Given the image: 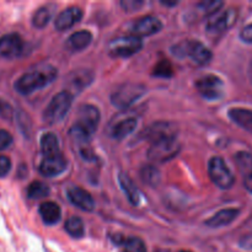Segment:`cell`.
Wrapping results in <instances>:
<instances>
[{
    "label": "cell",
    "mask_w": 252,
    "mask_h": 252,
    "mask_svg": "<svg viewBox=\"0 0 252 252\" xmlns=\"http://www.w3.org/2000/svg\"><path fill=\"white\" fill-rule=\"evenodd\" d=\"M57 75L58 70L56 66L51 64H41L20 76L15 83V90L21 95H30L53 83Z\"/></svg>",
    "instance_id": "6da1fadb"
},
{
    "label": "cell",
    "mask_w": 252,
    "mask_h": 252,
    "mask_svg": "<svg viewBox=\"0 0 252 252\" xmlns=\"http://www.w3.org/2000/svg\"><path fill=\"white\" fill-rule=\"evenodd\" d=\"M100 111L94 105H83L79 110L78 121L73 125L70 134L76 142L88 143L97 129Z\"/></svg>",
    "instance_id": "7a4b0ae2"
},
{
    "label": "cell",
    "mask_w": 252,
    "mask_h": 252,
    "mask_svg": "<svg viewBox=\"0 0 252 252\" xmlns=\"http://www.w3.org/2000/svg\"><path fill=\"white\" fill-rule=\"evenodd\" d=\"M171 52L177 58L189 57L194 63L199 64V65H206V64L211 63L212 58H213V53L211 52V49L196 39H186V41L180 42L172 47Z\"/></svg>",
    "instance_id": "3957f363"
},
{
    "label": "cell",
    "mask_w": 252,
    "mask_h": 252,
    "mask_svg": "<svg viewBox=\"0 0 252 252\" xmlns=\"http://www.w3.org/2000/svg\"><path fill=\"white\" fill-rule=\"evenodd\" d=\"M71 102H73V95L66 90L57 94L44 110V122H47L48 125H56V123L61 122L70 110Z\"/></svg>",
    "instance_id": "277c9868"
},
{
    "label": "cell",
    "mask_w": 252,
    "mask_h": 252,
    "mask_svg": "<svg viewBox=\"0 0 252 252\" xmlns=\"http://www.w3.org/2000/svg\"><path fill=\"white\" fill-rule=\"evenodd\" d=\"M147 93V88L138 83H126L118 86L115 93L111 95V102L115 107L125 110L132 106L138 98Z\"/></svg>",
    "instance_id": "5b68a950"
},
{
    "label": "cell",
    "mask_w": 252,
    "mask_h": 252,
    "mask_svg": "<svg viewBox=\"0 0 252 252\" xmlns=\"http://www.w3.org/2000/svg\"><path fill=\"white\" fill-rule=\"evenodd\" d=\"M142 38L134 36V34H129V36L113 38L108 43L107 49L110 56L116 57V58H128V57H132L135 53H138L142 49Z\"/></svg>",
    "instance_id": "8992f818"
},
{
    "label": "cell",
    "mask_w": 252,
    "mask_h": 252,
    "mask_svg": "<svg viewBox=\"0 0 252 252\" xmlns=\"http://www.w3.org/2000/svg\"><path fill=\"white\" fill-rule=\"evenodd\" d=\"M208 172L213 184L219 189H229L235 184L233 172L220 157H214L209 160Z\"/></svg>",
    "instance_id": "52a82bcc"
},
{
    "label": "cell",
    "mask_w": 252,
    "mask_h": 252,
    "mask_svg": "<svg viewBox=\"0 0 252 252\" xmlns=\"http://www.w3.org/2000/svg\"><path fill=\"white\" fill-rule=\"evenodd\" d=\"M180 144L177 142L176 135L175 137L164 138L158 142L152 143V147L148 150V158L155 162H165L167 160L175 158L179 153Z\"/></svg>",
    "instance_id": "ba28073f"
},
{
    "label": "cell",
    "mask_w": 252,
    "mask_h": 252,
    "mask_svg": "<svg viewBox=\"0 0 252 252\" xmlns=\"http://www.w3.org/2000/svg\"><path fill=\"white\" fill-rule=\"evenodd\" d=\"M194 86L201 94L202 97L208 101L220 100L225 94V90H224L225 86H224L223 80L219 76L213 75V74H208V75L199 78L194 83Z\"/></svg>",
    "instance_id": "9c48e42d"
},
{
    "label": "cell",
    "mask_w": 252,
    "mask_h": 252,
    "mask_svg": "<svg viewBox=\"0 0 252 252\" xmlns=\"http://www.w3.org/2000/svg\"><path fill=\"white\" fill-rule=\"evenodd\" d=\"M236 19H238V10L236 9H228L224 10L221 12H217L211 20L207 22V32L212 36H217L226 30L230 29L234 24H235Z\"/></svg>",
    "instance_id": "30bf717a"
},
{
    "label": "cell",
    "mask_w": 252,
    "mask_h": 252,
    "mask_svg": "<svg viewBox=\"0 0 252 252\" xmlns=\"http://www.w3.org/2000/svg\"><path fill=\"white\" fill-rule=\"evenodd\" d=\"M24 51V41L17 33H7L0 37V56L12 59L21 56Z\"/></svg>",
    "instance_id": "8fae6325"
},
{
    "label": "cell",
    "mask_w": 252,
    "mask_h": 252,
    "mask_svg": "<svg viewBox=\"0 0 252 252\" xmlns=\"http://www.w3.org/2000/svg\"><path fill=\"white\" fill-rule=\"evenodd\" d=\"M66 166H68V161L63 157V154H59L54 155V157L43 158L42 161L39 162L38 170L41 175L52 179V177H57L63 174L66 170Z\"/></svg>",
    "instance_id": "7c38bea8"
},
{
    "label": "cell",
    "mask_w": 252,
    "mask_h": 252,
    "mask_svg": "<svg viewBox=\"0 0 252 252\" xmlns=\"http://www.w3.org/2000/svg\"><path fill=\"white\" fill-rule=\"evenodd\" d=\"M161 29V21L158 17L148 15V16L142 17V19L134 22V25L132 26V32L134 36L142 38V37L152 36V34L158 33Z\"/></svg>",
    "instance_id": "4fadbf2b"
},
{
    "label": "cell",
    "mask_w": 252,
    "mask_h": 252,
    "mask_svg": "<svg viewBox=\"0 0 252 252\" xmlns=\"http://www.w3.org/2000/svg\"><path fill=\"white\" fill-rule=\"evenodd\" d=\"M81 17H83V10L80 7L69 6L57 15L56 20H54V27L58 31H65L78 24Z\"/></svg>",
    "instance_id": "5bb4252c"
},
{
    "label": "cell",
    "mask_w": 252,
    "mask_h": 252,
    "mask_svg": "<svg viewBox=\"0 0 252 252\" xmlns=\"http://www.w3.org/2000/svg\"><path fill=\"white\" fill-rule=\"evenodd\" d=\"M66 194H68L69 201L74 206L78 207L79 209H81V211L93 212L94 208H95V201L91 197V194L86 189H81V187H70L68 189V192H66Z\"/></svg>",
    "instance_id": "9a60e30c"
},
{
    "label": "cell",
    "mask_w": 252,
    "mask_h": 252,
    "mask_svg": "<svg viewBox=\"0 0 252 252\" xmlns=\"http://www.w3.org/2000/svg\"><path fill=\"white\" fill-rule=\"evenodd\" d=\"M144 139H148L150 143L158 142L160 139L169 137H175L176 135V130H175L174 126L170 125L167 122H157L154 125L149 126L144 132L142 133Z\"/></svg>",
    "instance_id": "2e32d148"
},
{
    "label": "cell",
    "mask_w": 252,
    "mask_h": 252,
    "mask_svg": "<svg viewBox=\"0 0 252 252\" xmlns=\"http://www.w3.org/2000/svg\"><path fill=\"white\" fill-rule=\"evenodd\" d=\"M235 162L243 176L244 186L252 193V155L248 152H239L235 155Z\"/></svg>",
    "instance_id": "e0dca14e"
},
{
    "label": "cell",
    "mask_w": 252,
    "mask_h": 252,
    "mask_svg": "<svg viewBox=\"0 0 252 252\" xmlns=\"http://www.w3.org/2000/svg\"><path fill=\"white\" fill-rule=\"evenodd\" d=\"M94 80V74L93 71L85 70V69H81V70H74L73 73H70V75L68 76V84H69V90H66L68 93L74 91V93H79L83 89H85L86 86L90 85Z\"/></svg>",
    "instance_id": "ac0fdd59"
},
{
    "label": "cell",
    "mask_w": 252,
    "mask_h": 252,
    "mask_svg": "<svg viewBox=\"0 0 252 252\" xmlns=\"http://www.w3.org/2000/svg\"><path fill=\"white\" fill-rule=\"evenodd\" d=\"M239 214H240V211L236 208L221 209L218 213L214 214L213 217L207 219L204 223H206V225L211 226V228H221V226L229 225V224L233 223L238 218Z\"/></svg>",
    "instance_id": "d6986e66"
},
{
    "label": "cell",
    "mask_w": 252,
    "mask_h": 252,
    "mask_svg": "<svg viewBox=\"0 0 252 252\" xmlns=\"http://www.w3.org/2000/svg\"><path fill=\"white\" fill-rule=\"evenodd\" d=\"M39 216H41L42 220L47 225H56L62 217L61 207L54 202H43L38 208Z\"/></svg>",
    "instance_id": "ffe728a7"
},
{
    "label": "cell",
    "mask_w": 252,
    "mask_h": 252,
    "mask_svg": "<svg viewBox=\"0 0 252 252\" xmlns=\"http://www.w3.org/2000/svg\"><path fill=\"white\" fill-rule=\"evenodd\" d=\"M118 181H120L121 189L125 192L126 197L129 201V203L133 204V206H138L140 201V192L137 189L134 182H133V180L129 177V175L125 174V172H121L118 175Z\"/></svg>",
    "instance_id": "44dd1931"
},
{
    "label": "cell",
    "mask_w": 252,
    "mask_h": 252,
    "mask_svg": "<svg viewBox=\"0 0 252 252\" xmlns=\"http://www.w3.org/2000/svg\"><path fill=\"white\" fill-rule=\"evenodd\" d=\"M93 41V33L88 30L74 32L66 41V48L71 52H80L89 47Z\"/></svg>",
    "instance_id": "7402d4cb"
},
{
    "label": "cell",
    "mask_w": 252,
    "mask_h": 252,
    "mask_svg": "<svg viewBox=\"0 0 252 252\" xmlns=\"http://www.w3.org/2000/svg\"><path fill=\"white\" fill-rule=\"evenodd\" d=\"M138 126L137 118L134 117H128L125 118V120L120 121V122L116 123L112 127V130H111V135L112 138L117 140H122L125 138H127L128 135L132 134Z\"/></svg>",
    "instance_id": "603a6c76"
},
{
    "label": "cell",
    "mask_w": 252,
    "mask_h": 252,
    "mask_svg": "<svg viewBox=\"0 0 252 252\" xmlns=\"http://www.w3.org/2000/svg\"><path fill=\"white\" fill-rule=\"evenodd\" d=\"M228 115L230 120L234 123H236L239 127L252 133V110L235 107L229 110Z\"/></svg>",
    "instance_id": "cb8c5ba5"
},
{
    "label": "cell",
    "mask_w": 252,
    "mask_h": 252,
    "mask_svg": "<svg viewBox=\"0 0 252 252\" xmlns=\"http://www.w3.org/2000/svg\"><path fill=\"white\" fill-rule=\"evenodd\" d=\"M41 150L43 158L54 157V155L62 154L59 149V140L54 133H44L41 138Z\"/></svg>",
    "instance_id": "d4e9b609"
},
{
    "label": "cell",
    "mask_w": 252,
    "mask_h": 252,
    "mask_svg": "<svg viewBox=\"0 0 252 252\" xmlns=\"http://www.w3.org/2000/svg\"><path fill=\"white\" fill-rule=\"evenodd\" d=\"M113 241L122 248L123 252H147V246H145L144 241L137 236L121 238L118 235L113 238Z\"/></svg>",
    "instance_id": "484cf974"
},
{
    "label": "cell",
    "mask_w": 252,
    "mask_h": 252,
    "mask_svg": "<svg viewBox=\"0 0 252 252\" xmlns=\"http://www.w3.org/2000/svg\"><path fill=\"white\" fill-rule=\"evenodd\" d=\"M56 6L54 5H44V6L39 7L36 12H34L33 17H32V25L36 29H44L48 25V22L52 20L53 12Z\"/></svg>",
    "instance_id": "4316f807"
},
{
    "label": "cell",
    "mask_w": 252,
    "mask_h": 252,
    "mask_svg": "<svg viewBox=\"0 0 252 252\" xmlns=\"http://www.w3.org/2000/svg\"><path fill=\"white\" fill-rule=\"evenodd\" d=\"M64 226H65L66 233L74 239H81L84 236V234H85L84 221L79 217H70L65 221V225Z\"/></svg>",
    "instance_id": "83f0119b"
},
{
    "label": "cell",
    "mask_w": 252,
    "mask_h": 252,
    "mask_svg": "<svg viewBox=\"0 0 252 252\" xmlns=\"http://www.w3.org/2000/svg\"><path fill=\"white\" fill-rule=\"evenodd\" d=\"M49 194V187L42 181H33L27 187V197L30 199H41Z\"/></svg>",
    "instance_id": "f1b7e54d"
},
{
    "label": "cell",
    "mask_w": 252,
    "mask_h": 252,
    "mask_svg": "<svg viewBox=\"0 0 252 252\" xmlns=\"http://www.w3.org/2000/svg\"><path fill=\"white\" fill-rule=\"evenodd\" d=\"M142 180L144 184L149 185V186L155 187L159 185L160 182V171L155 166H152V165H148V166H144L142 169Z\"/></svg>",
    "instance_id": "f546056e"
},
{
    "label": "cell",
    "mask_w": 252,
    "mask_h": 252,
    "mask_svg": "<svg viewBox=\"0 0 252 252\" xmlns=\"http://www.w3.org/2000/svg\"><path fill=\"white\" fill-rule=\"evenodd\" d=\"M153 75L158 76V78H171L174 75V66H172L171 62H169L167 59H162L160 61L157 65L154 66V70H153Z\"/></svg>",
    "instance_id": "4dcf8cb0"
},
{
    "label": "cell",
    "mask_w": 252,
    "mask_h": 252,
    "mask_svg": "<svg viewBox=\"0 0 252 252\" xmlns=\"http://www.w3.org/2000/svg\"><path fill=\"white\" fill-rule=\"evenodd\" d=\"M223 5V1H202L198 4V9L203 15L212 16V15L217 14Z\"/></svg>",
    "instance_id": "1f68e13d"
},
{
    "label": "cell",
    "mask_w": 252,
    "mask_h": 252,
    "mask_svg": "<svg viewBox=\"0 0 252 252\" xmlns=\"http://www.w3.org/2000/svg\"><path fill=\"white\" fill-rule=\"evenodd\" d=\"M144 5V1L142 0H122L121 1V6L123 7L125 11H135V10L140 9Z\"/></svg>",
    "instance_id": "d6a6232c"
},
{
    "label": "cell",
    "mask_w": 252,
    "mask_h": 252,
    "mask_svg": "<svg viewBox=\"0 0 252 252\" xmlns=\"http://www.w3.org/2000/svg\"><path fill=\"white\" fill-rule=\"evenodd\" d=\"M12 144V135L7 130L0 129V152L7 149Z\"/></svg>",
    "instance_id": "836d02e7"
},
{
    "label": "cell",
    "mask_w": 252,
    "mask_h": 252,
    "mask_svg": "<svg viewBox=\"0 0 252 252\" xmlns=\"http://www.w3.org/2000/svg\"><path fill=\"white\" fill-rule=\"evenodd\" d=\"M11 170V161L5 155H0V177H5Z\"/></svg>",
    "instance_id": "e575fe53"
},
{
    "label": "cell",
    "mask_w": 252,
    "mask_h": 252,
    "mask_svg": "<svg viewBox=\"0 0 252 252\" xmlns=\"http://www.w3.org/2000/svg\"><path fill=\"white\" fill-rule=\"evenodd\" d=\"M240 38L245 43H252V22L243 27V30L240 31Z\"/></svg>",
    "instance_id": "d590c367"
},
{
    "label": "cell",
    "mask_w": 252,
    "mask_h": 252,
    "mask_svg": "<svg viewBox=\"0 0 252 252\" xmlns=\"http://www.w3.org/2000/svg\"><path fill=\"white\" fill-rule=\"evenodd\" d=\"M161 4H164V5H167V6H175V5H176L177 2H167V1H161Z\"/></svg>",
    "instance_id": "8d00e7d4"
},
{
    "label": "cell",
    "mask_w": 252,
    "mask_h": 252,
    "mask_svg": "<svg viewBox=\"0 0 252 252\" xmlns=\"http://www.w3.org/2000/svg\"><path fill=\"white\" fill-rule=\"evenodd\" d=\"M154 252H171V251L166 250V249H158V250H155Z\"/></svg>",
    "instance_id": "74e56055"
},
{
    "label": "cell",
    "mask_w": 252,
    "mask_h": 252,
    "mask_svg": "<svg viewBox=\"0 0 252 252\" xmlns=\"http://www.w3.org/2000/svg\"><path fill=\"white\" fill-rule=\"evenodd\" d=\"M179 252H191V251H186V250H181V251H179Z\"/></svg>",
    "instance_id": "f35d334b"
}]
</instances>
